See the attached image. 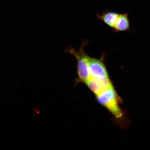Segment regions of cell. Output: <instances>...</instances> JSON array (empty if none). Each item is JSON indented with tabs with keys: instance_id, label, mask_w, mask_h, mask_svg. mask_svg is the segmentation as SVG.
Segmentation results:
<instances>
[{
	"instance_id": "obj_2",
	"label": "cell",
	"mask_w": 150,
	"mask_h": 150,
	"mask_svg": "<svg viewBox=\"0 0 150 150\" xmlns=\"http://www.w3.org/2000/svg\"><path fill=\"white\" fill-rule=\"evenodd\" d=\"M97 100L117 118L121 117L122 112L118 104V97L113 87L110 88L96 95Z\"/></svg>"
},
{
	"instance_id": "obj_1",
	"label": "cell",
	"mask_w": 150,
	"mask_h": 150,
	"mask_svg": "<svg viewBox=\"0 0 150 150\" xmlns=\"http://www.w3.org/2000/svg\"><path fill=\"white\" fill-rule=\"evenodd\" d=\"M87 42L86 41L82 42L81 47L78 51L73 47H69L67 50V53L74 56L76 60L79 80L85 83L91 78L89 67L90 57L83 50L84 47Z\"/></svg>"
},
{
	"instance_id": "obj_6",
	"label": "cell",
	"mask_w": 150,
	"mask_h": 150,
	"mask_svg": "<svg viewBox=\"0 0 150 150\" xmlns=\"http://www.w3.org/2000/svg\"><path fill=\"white\" fill-rule=\"evenodd\" d=\"M119 14L117 13L108 12L102 16H99L98 18L110 27L113 28L117 22Z\"/></svg>"
},
{
	"instance_id": "obj_4",
	"label": "cell",
	"mask_w": 150,
	"mask_h": 150,
	"mask_svg": "<svg viewBox=\"0 0 150 150\" xmlns=\"http://www.w3.org/2000/svg\"><path fill=\"white\" fill-rule=\"evenodd\" d=\"M85 83L89 88L96 95L113 87L109 77L99 78L91 77Z\"/></svg>"
},
{
	"instance_id": "obj_3",
	"label": "cell",
	"mask_w": 150,
	"mask_h": 150,
	"mask_svg": "<svg viewBox=\"0 0 150 150\" xmlns=\"http://www.w3.org/2000/svg\"><path fill=\"white\" fill-rule=\"evenodd\" d=\"M89 67L91 77L99 78L109 77L104 55L99 59L90 57Z\"/></svg>"
},
{
	"instance_id": "obj_5",
	"label": "cell",
	"mask_w": 150,
	"mask_h": 150,
	"mask_svg": "<svg viewBox=\"0 0 150 150\" xmlns=\"http://www.w3.org/2000/svg\"><path fill=\"white\" fill-rule=\"evenodd\" d=\"M113 31L116 33L128 31L130 30L128 15L127 14H119Z\"/></svg>"
}]
</instances>
